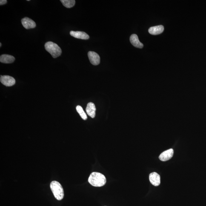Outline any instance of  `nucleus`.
<instances>
[{"label": "nucleus", "mask_w": 206, "mask_h": 206, "mask_svg": "<svg viewBox=\"0 0 206 206\" xmlns=\"http://www.w3.org/2000/svg\"><path fill=\"white\" fill-rule=\"evenodd\" d=\"M88 182L94 187H100L106 183V178L104 175L98 172H93L90 175Z\"/></svg>", "instance_id": "nucleus-1"}, {"label": "nucleus", "mask_w": 206, "mask_h": 206, "mask_svg": "<svg viewBox=\"0 0 206 206\" xmlns=\"http://www.w3.org/2000/svg\"><path fill=\"white\" fill-rule=\"evenodd\" d=\"M50 187L54 196L57 200H61L64 198V189L59 182L57 181H52L50 184Z\"/></svg>", "instance_id": "nucleus-2"}, {"label": "nucleus", "mask_w": 206, "mask_h": 206, "mask_svg": "<svg viewBox=\"0 0 206 206\" xmlns=\"http://www.w3.org/2000/svg\"><path fill=\"white\" fill-rule=\"evenodd\" d=\"M45 48L46 51L49 52L53 58H56L60 56L62 52L59 46L51 41L46 43Z\"/></svg>", "instance_id": "nucleus-3"}, {"label": "nucleus", "mask_w": 206, "mask_h": 206, "mask_svg": "<svg viewBox=\"0 0 206 206\" xmlns=\"http://www.w3.org/2000/svg\"><path fill=\"white\" fill-rule=\"evenodd\" d=\"M1 82L6 86L10 87L14 85L15 83V80L12 76L4 75L1 76L0 78Z\"/></svg>", "instance_id": "nucleus-4"}, {"label": "nucleus", "mask_w": 206, "mask_h": 206, "mask_svg": "<svg viewBox=\"0 0 206 206\" xmlns=\"http://www.w3.org/2000/svg\"><path fill=\"white\" fill-rule=\"evenodd\" d=\"M88 56L90 62L93 65H98L100 63V57L96 52L93 51L89 52Z\"/></svg>", "instance_id": "nucleus-5"}, {"label": "nucleus", "mask_w": 206, "mask_h": 206, "mask_svg": "<svg viewBox=\"0 0 206 206\" xmlns=\"http://www.w3.org/2000/svg\"><path fill=\"white\" fill-rule=\"evenodd\" d=\"M21 21L23 27L26 29L34 28L36 27V24L35 21L27 17L23 18Z\"/></svg>", "instance_id": "nucleus-6"}, {"label": "nucleus", "mask_w": 206, "mask_h": 206, "mask_svg": "<svg viewBox=\"0 0 206 206\" xmlns=\"http://www.w3.org/2000/svg\"><path fill=\"white\" fill-rule=\"evenodd\" d=\"M174 154V150L173 149L166 150L160 155L159 159L160 160L165 161L168 160L173 157Z\"/></svg>", "instance_id": "nucleus-7"}, {"label": "nucleus", "mask_w": 206, "mask_h": 206, "mask_svg": "<svg viewBox=\"0 0 206 206\" xmlns=\"http://www.w3.org/2000/svg\"><path fill=\"white\" fill-rule=\"evenodd\" d=\"M150 182L153 186H157L160 183V177L158 174L156 172H153L149 175Z\"/></svg>", "instance_id": "nucleus-8"}, {"label": "nucleus", "mask_w": 206, "mask_h": 206, "mask_svg": "<svg viewBox=\"0 0 206 206\" xmlns=\"http://www.w3.org/2000/svg\"><path fill=\"white\" fill-rule=\"evenodd\" d=\"M70 35L71 36L77 39L87 40L90 38L89 35L84 32L71 31Z\"/></svg>", "instance_id": "nucleus-9"}, {"label": "nucleus", "mask_w": 206, "mask_h": 206, "mask_svg": "<svg viewBox=\"0 0 206 206\" xmlns=\"http://www.w3.org/2000/svg\"><path fill=\"white\" fill-rule=\"evenodd\" d=\"M130 41L132 45L138 48H142L144 46L143 44L139 41L137 35L133 34L131 35L130 38Z\"/></svg>", "instance_id": "nucleus-10"}, {"label": "nucleus", "mask_w": 206, "mask_h": 206, "mask_svg": "<svg viewBox=\"0 0 206 206\" xmlns=\"http://www.w3.org/2000/svg\"><path fill=\"white\" fill-rule=\"evenodd\" d=\"M96 108L93 103L90 102L87 105L86 112L87 115L92 118H94L96 115Z\"/></svg>", "instance_id": "nucleus-11"}, {"label": "nucleus", "mask_w": 206, "mask_h": 206, "mask_svg": "<svg viewBox=\"0 0 206 206\" xmlns=\"http://www.w3.org/2000/svg\"><path fill=\"white\" fill-rule=\"evenodd\" d=\"M164 28V26L159 25L150 27L149 29V32L152 35H158L163 33Z\"/></svg>", "instance_id": "nucleus-12"}, {"label": "nucleus", "mask_w": 206, "mask_h": 206, "mask_svg": "<svg viewBox=\"0 0 206 206\" xmlns=\"http://www.w3.org/2000/svg\"><path fill=\"white\" fill-rule=\"evenodd\" d=\"M14 57L8 54H3L0 57V61L4 64H11L15 61Z\"/></svg>", "instance_id": "nucleus-13"}, {"label": "nucleus", "mask_w": 206, "mask_h": 206, "mask_svg": "<svg viewBox=\"0 0 206 206\" xmlns=\"http://www.w3.org/2000/svg\"><path fill=\"white\" fill-rule=\"evenodd\" d=\"M61 1L63 5L68 8L73 7L75 4V0H61Z\"/></svg>", "instance_id": "nucleus-14"}, {"label": "nucleus", "mask_w": 206, "mask_h": 206, "mask_svg": "<svg viewBox=\"0 0 206 206\" xmlns=\"http://www.w3.org/2000/svg\"><path fill=\"white\" fill-rule=\"evenodd\" d=\"M76 109L77 111L83 120H86L87 119V115L81 106L78 105L76 107Z\"/></svg>", "instance_id": "nucleus-15"}, {"label": "nucleus", "mask_w": 206, "mask_h": 206, "mask_svg": "<svg viewBox=\"0 0 206 206\" xmlns=\"http://www.w3.org/2000/svg\"><path fill=\"white\" fill-rule=\"evenodd\" d=\"M7 3V1L6 0H1L0 1V5L1 6Z\"/></svg>", "instance_id": "nucleus-16"}, {"label": "nucleus", "mask_w": 206, "mask_h": 206, "mask_svg": "<svg viewBox=\"0 0 206 206\" xmlns=\"http://www.w3.org/2000/svg\"><path fill=\"white\" fill-rule=\"evenodd\" d=\"M2 44L1 43H0V47H1Z\"/></svg>", "instance_id": "nucleus-17"}]
</instances>
